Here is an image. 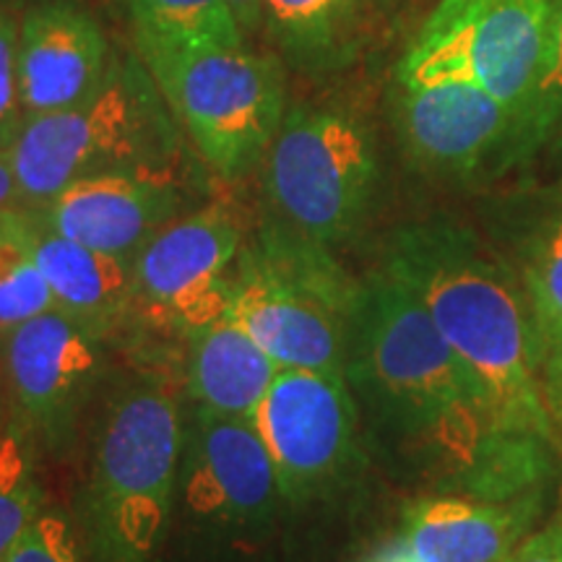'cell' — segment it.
Returning <instances> with one entry per match:
<instances>
[{
  "instance_id": "cell-9",
  "label": "cell",
  "mask_w": 562,
  "mask_h": 562,
  "mask_svg": "<svg viewBox=\"0 0 562 562\" xmlns=\"http://www.w3.org/2000/svg\"><path fill=\"white\" fill-rule=\"evenodd\" d=\"M250 422L290 505L336 495L364 463L360 406L347 378L336 372L281 368Z\"/></svg>"
},
{
  "instance_id": "cell-16",
  "label": "cell",
  "mask_w": 562,
  "mask_h": 562,
  "mask_svg": "<svg viewBox=\"0 0 562 562\" xmlns=\"http://www.w3.org/2000/svg\"><path fill=\"white\" fill-rule=\"evenodd\" d=\"M539 513V490L513 501L435 492L406 505L398 539L419 562H505L533 531Z\"/></svg>"
},
{
  "instance_id": "cell-21",
  "label": "cell",
  "mask_w": 562,
  "mask_h": 562,
  "mask_svg": "<svg viewBox=\"0 0 562 562\" xmlns=\"http://www.w3.org/2000/svg\"><path fill=\"white\" fill-rule=\"evenodd\" d=\"M524 302L529 311L539 364L562 347V211L542 227L524 266Z\"/></svg>"
},
{
  "instance_id": "cell-27",
  "label": "cell",
  "mask_w": 562,
  "mask_h": 562,
  "mask_svg": "<svg viewBox=\"0 0 562 562\" xmlns=\"http://www.w3.org/2000/svg\"><path fill=\"white\" fill-rule=\"evenodd\" d=\"M505 562H562V516L533 529Z\"/></svg>"
},
{
  "instance_id": "cell-20",
  "label": "cell",
  "mask_w": 562,
  "mask_h": 562,
  "mask_svg": "<svg viewBox=\"0 0 562 562\" xmlns=\"http://www.w3.org/2000/svg\"><path fill=\"white\" fill-rule=\"evenodd\" d=\"M47 311L58 302L34 252V216L16 203L0 211V334Z\"/></svg>"
},
{
  "instance_id": "cell-6",
  "label": "cell",
  "mask_w": 562,
  "mask_h": 562,
  "mask_svg": "<svg viewBox=\"0 0 562 562\" xmlns=\"http://www.w3.org/2000/svg\"><path fill=\"white\" fill-rule=\"evenodd\" d=\"M175 121L222 180L258 167L286 115L284 68L273 55L220 42H180L136 34Z\"/></svg>"
},
{
  "instance_id": "cell-32",
  "label": "cell",
  "mask_w": 562,
  "mask_h": 562,
  "mask_svg": "<svg viewBox=\"0 0 562 562\" xmlns=\"http://www.w3.org/2000/svg\"><path fill=\"white\" fill-rule=\"evenodd\" d=\"M368 562H419V560L414 558V554L402 544V539L396 537L389 547H383V550L370 554Z\"/></svg>"
},
{
  "instance_id": "cell-30",
  "label": "cell",
  "mask_w": 562,
  "mask_h": 562,
  "mask_svg": "<svg viewBox=\"0 0 562 562\" xmlns=\"http://www.w3.org/2000/svg\"><path fill=\"white\" fill-rule=\"evenodd\" d=\"M16 203H19L16 175H13L9 151H0V211L16 206Z\"/></svg>"
},
{
  "instance_id": "cell-17",
  "label": "cell",
  "mask_w": 562,
  "mask_h": 562,
  "mask_svg": "<svg viewBox=\"0 0 562 562\" xmlns=\"http://www.w3.org/2000/svg\"><path fill=\"white\" fill-rule=\"evenodd\" d=\"M32 216L34 252L58 311L104 339L133 313V261L68 240L42 224L34 211Z\"/></svg>"
},
{
  "instance_id": "cell-23",
  "label": "cell",
  "mask_w": 562,
  "mask_h": 562,
  "mask_svg": "<svg viewBox=\"0 0 562 562\" xmlns=\"http://www.w3.org/2000/svg\"><path fill=\"white\" fill-rule=\"evenodd\" d=\"M37 456L40 451L30 435L9 422L0 438V562L45 510Z\"/></svg>"
},
{
  "instance_id": "cell-7",
  "label": "cell",
  "mask_w": 562,
  "mask_h": 562,
  "mask_svg": "<svg viewBox=\"0 0 562 562\" xmlns=\"http://www.w3.org/2000/svg\"><path fill=\"white\" fill-rule=\"evenodd\" d=\"M381 182L370 123L344 104H297L263 157L273 216L328 248L368 222Z\"/></svg>"
},
{
  "instance_id": "cell-18",
  "label": "cell",
  "mask_w": 562,
  "mask_h": 562,
  "mask_svg": "<svg viewBox=\"0 0 562 562\" xmlns=\"http://www.w3.org/2000/svg\"><path fill=\"white\" fill-rule=\"evenodd\" d=\"M188 339V389L195 406L250 419L281 370L279 364L229 318L211 323Z\"/></svg>"
},
{
  "instance_id": "cell-2",
  "label": "cell",
  "mask_w": 562,
  "mask_h": 562,
  "mask_svg": "<svg viewBox=\"0 0 562 562\" xmlns=\"http://www.w3.org/2000/svg\"><path fill=\"white\" fill-rule=\"evenodd\" d=\"M378 269L419 300L480 378L503 432L552 440L524 290L474 232L453 222L406 224L389 237Z\"/></svg>"
},
{
  "instance_id": "cell-25",
  "label": "cell",
  "mask_w": 562,
  "mask_h": 562,
  "mask_svg": "<svg viewBox=\"0 0 562 562\" xmlns=\"http://www.w3.org/2000/svg\"><path fill=\"white\" fill-rule=\"evenodd\" d=\"M3 562H87L79 526L63 510H42Z\"/></svg>"
},
{
  "instance_id": "cell-24",
  "label": "cell",
  "mask_w": 562,
  "mask_h": 562,
  "mask_svg": "<svg viewBox=\"0 0 562 562\" xmlns=\"http://www.w3.org/2000/svg\"><path fill=\"white\" fill-rule=\"evenodd\" d=\"M562 112V0H550V37H547V58L542 79L533 91V100L518 123L513 136L508 167L539 154L547 133Z\"/></svg>"
},
{
  "instance_id": "cell-28",
  "label": "cell",
  "mask_w": 562,
  "mask_h": 562,
  "mask_svg": "<svg viewBox=\"0 0 562 562\" xmlns=\"http://www.w3.org/2000/svg\"><path fill=\"white\" fill-rule=\"evenodd\" d=\"M542 393L552 419L562 425V347L547 355L542 362Z\"/></svg>"
},
{
  "instance_id": "cell-13",
  "label": "cell",
  "mask_w": 562,
  "mask_h": 562,
  "mask_svg": "<svg viewBox=\"0 0 562 562\" xmlns=\"http://www.w3.org/2000/svg\"><path fill=\"white\" fill-rule=\"evenodd\" d=\"M393 123L406 159L430 178L463 182L508 167L516 121L472 81H398Z\"/></svg>"
},
{
  "instance_id": "cell-10",
  "label": "cell",
  "mask_w": 562,
  "mask_h": 562,
  "mask_svg": "<svg viewBox=\"0 0 562 562\" xmlns=\"http://www.w3.org/2000/svg\"><path fill=\"white\" fill-rule=\"evenodd\" d=\"M102 341L60 311L0 334L9 422L30 435L40 453L63 456L74 446L102 381Z\"/></svg>"
},
{
  "instance_id": "cell-33",
  "label": "cell",
  "mask_w": 562,
  "mask_h": 562,
  "mask_svg": "<svg viewBox=\"0 0 562 562\" xmlns=\"http://www.w3.org/2000/svg\"><path fill=\"white\" fill-rule=\"evenodd\" d=\"M5 427H9V398H5L3 370H0V438H3Z\"/></svg>"
},
{
  "instance_id": "cell-3",
  "label": "cell",
  "mask_w": 562,
  "mask_h": 562,
  "mask_svg": "<svg viewBox=\"0 0 562 562\" xmlns=\"http://www.w3.org/2000/svg\"><path fill=\"white\" fill-rule=\"evenodd\" d=\"M186 425L157 383L115 391L91 438L81 492L87 562H154L170 526Z\"/></svg>"
},
{
  "instance_id": "cell-12",
  "label": "cell",
  "mask_w": 562,
  "mask_h": 562,
  "mask_svg": "<svg viewBox=\"0 0 562 562\" xmlns=\"http://www.w3.org/2000/svg\"><path fill=\"white\" fill-rule=\"evenodd\" d=\"M178 495L193 521L216 531L269 524L281 497L277 469L250 419L195 406L186 427Z\"/></svg>"
},
{
  "instance_id": "cell-8",
  "label": "cell",
  "mask_w": 562,
  "mask_h": 562,
  "mask_svg": "<svg viewBox=\"0 0 562 562\" xmlns=\"http://www.w3.org/2000/svg\"><path fill=\"white\" fill-rule=\"evenodd\" d=\"M547 37L550 0H440L398 63V81H472L518 128L542 79Z\"/></svg>"
},
{
  "instance_id": "cell-22",
  "label": "cell",
  "mask_w": 562,
  "mask_h": 562,
  "mask_svg": "<svg viewBox=\"0 0 562 562\" xmlns=\"http://www.w3.org/2000/svg\"><path fill=\"white\" fill-rule=\"evenodd\" d=\"M133 34L180 42L240 45L245 34L232 16L227 0H123Z\"/></svg>"
},
{
  "instance_id": "cell-5",
  "label": "cell",
  "mask_w": 562,
  "mask_h": 562,
  "mask_svg": "<svg viewBox=\"0 0 562 562\" xmlns=\"http://www.w3.org/2000/svg\"><path fill=\"white\" fill-rule=\"evenodd\" d=\"M144 60H112L100 89L68 110L24 117L9 159L21 206H40L89 175L170 167L180 136Z\"/></svg>"
},
{
  "instance_id": "cell-14",
  "label": "cell",
  "mask_w": 562,
  "mask_h": 562,
  "mask_svg": "<svg viewBox=\"0 0 562 562\" xmlns=\"http://www.w3.org/2000/svg\"><path fill=\"white\" fill-rule=\"evenodd\" d=\"M180 206L182 186L170 165L89 175L30 209L68 240L133 261L165 224L178 220Z\"/></svg>"
},
{
  "instance_id": "cell-15",
  "label": "cell",
  "mask_w": 562,
  "mask_h": 562,
  "mask_svg": "<svg viewBox=\"0 0 562 562\" xmlns=\"http://www.w3.org/2000/svg\"><path fill=\"white\" fill-rule=\"evenodd\" d=\"M110 66L108 34L81 3L42 0L19 19V91L26 117L89 100Z\"/></svg>"
},
{
  "instance_id": "cell-4",
  "label": "cell",
  "mask_w": 562,
  "mask_h": 562,
  "mask_svg": "<svg viewBox=\"0 0 562 562\" xmlns=\"http://www.w3.org/2000/svg\"><path fill=\"white\" fill-rule=\"evenodd\" d=\"M360 290L328 245L269 216L232 266L227 318L279 368L344 375Z\"/></svg>"
},
{
  "instance_id": "cell-11",
  "label": "cell",
  "mask_w": 562,
  "mask_h": 562,
  "mask_svg": "<svg viewBox=\"0 0 562 562\" xmlns=\"http://www.w3.org/2000/svg\"><path fill=\"white\" fill-rule=\"evenodd\" d=\"M243 243V224L227 203L165 224L133 258V311L182 336L227 318Z\"/></svg>"
},
{
  "instance_id": "cell-29",
  "label": "cell",
  "mask_w": 562,
  "mask_h": 562,
  "mask_svg": "<svg viewBox=\"0 0 562 562\" xmlns=\"http://www.w3.org/2000/svg\"><path fill=\"white\" fill-rule=\"evenodd\" d=\"M232 16H235L237 26H240L245 37L256 34L263 26V11L266 0H227Z\"/></svg>"
},
{
  "instance_id": "cell-31",
  "label": "cell",
  "mask_w": 562,
  "mask_h": 562,
  "mask_svg": "<svg viewBox=\"0 0 562 562\" xmlns=\"http://www.w3.org/2000/svg\"><path fill=\"white\" fill-rule=\"evenodd\" d=\"M539 151H547V157H550V165L554 167V170L562 172V112L558 115V121H554L550 133H547L542 149H539Z\"/></svg>"
},
{
  "instance_id": "cell-1",
  "label": "cell",
  "mask_w": 562,
  "mask_h": 562,
  "mask_svg": "<svg viewBox=\"0 0 562 562\" xmlns=\"http://www.w3.org/2000/svg\"><path fill=\"white\" fill-rule=\"evenodd\" d=\"M344 375L372 438L438 492L469 495L510 438L480 378L381 269L362 281Z\"/></svg>"
},
{
  "instance_id": "cell-26",
  "label": "cell",
  "mask_w": 562,
  "mask_h": 562,
  "mask_svg": "<svg viewBox=\"0 0 562 562\" xmlns=\"http://www.w3.org/2000/svg\"><path fill=\"white\" fill-rule=\"evenodd\" d=\"M19 91V16L0 5V151H9L24 123Z\"/></svg>"
},
{
  "instance_id": "cell-19",
  "label": "cell",
  "mask_w": 562,
  "mask_h": 562,
  "mask_svg": "<svg viewBox=\"0 0 562 562\" xmlns=\"http://www.w3.org/2000/svg\"><path fill=\"white\" fill-rule=\"evenodd\" d=\"M368 0H266L263 26L281 58L302 74L341 68L355 50Z\"/></svg>"
}]
</instances>
